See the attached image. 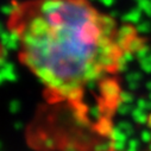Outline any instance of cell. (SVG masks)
Returning <instances> with one entry per match:
<instances>
[{
	"instance_id": "cell-1",
	"label": "cell",
	"mask_w": 151,
	"mask_h": 151,
	"mask_svg": "<svg viewBox=\"0 0 151 151\" xmlns=\"http://www.w3.org/2000/svg\"><path fill=\"white\" fill-rule=\"evenodd\" d=\"M6 27L48 101L101 136L111 133L122 73L145 48L139 30L93 0H13Z\"/></svg>"
},
{
	"instance_id": "cell-2",
	"label": "cell",
	"mask_w": 151,
	"mask_h": 151,
	"mask_svg": "<svg viewBox=\"0 0 151 151\" xmlns=\"http://www.w3.org/2000/svg\"><path fill=\"white\" fill-rule=\"evenodd\" d=\"M107 151H123V150H119V149H116V147H109Z\"/></svg>"
}]
</instances>
